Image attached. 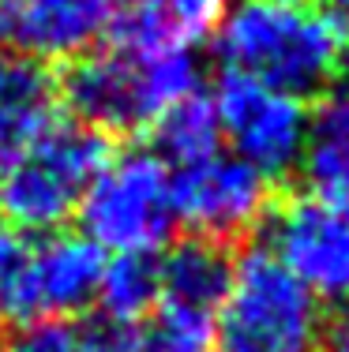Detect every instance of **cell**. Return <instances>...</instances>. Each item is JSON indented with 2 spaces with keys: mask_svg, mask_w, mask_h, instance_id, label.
<instances>
[{
  "mask_svg": "<svg viewBox=\"0 0 349 352\" xmlns=\"http://www.w3.org/2000/svg\"><path fill=\"white\" fill-rule=\"evenodd\" d=\"M158 263H162V300L158 304H180L218 315L233 274V258L226 255V248L192 236L180 240Z\"/></svg>",
  "mask_w": 349,
  "mask_h": 352,
  "instance_id": "cell-13",
  "label": "cell"
},
{
  "mask_svg": "<svg viewBox=\"0 0 349 352\" xmlns=\"http://www.w3.org/2000/svg\"><path fill=\"white\" fill-rule=\"evenodd\" d=\"M162 12L173 19V27L180 30L188 41H195L199 34L218 27L222 12H226V0H158Z\"/></svg>",
  "mask_w": 349,
  "mask_h": 352,
  "instance_id": "cell-18",
  "label": "cell"
},
{
  "mask_svg": "<svg viewBox=\"0 0 349 352\" xmlns=\"http://www.w3.org/2000/svg\"><path fill=\"white\" fill-rule=\"evenodd\" d=\"M83 352H147L143 330L120 322H102L83 333Z\"/></svg>",
  "mask_w": 349,
  "mask_h": 352,
  "instance_id": "cell-19",
  "label": "cell"
},
{
  "mask_svg": "<svg viewBox=\"0 0 349 352\" xmlns=\"http://www.w3.org/2000/svg\"><path fill=\"white\" fill-rule=\"evenodd\" d=\"M211 109L218 116L222 142H229V154L267 180L289 176L301 165L304 139H308L304 98L274 90L248 75L222 72L214 82Z\"/></svg>",
  "mask_w": 349,
  "mask_h": 352,
  "instance_id": "cell-6",
  "label": "cell"
},
{
  "mask_svg": "<svg viewBox=\"0 0 349 352\" xmlns=\"http://www.w3.org/2000/svg\"><path fill=\"white\" fill-rule=\"evenodd\" d=\"M271 255L319 304H349V206L301 195L267 214Z\"/></svg>",
  "mask_w": 349,
  "mask_h": 352,
  "instance_id": "cell-7",
  "label": "cell"
},
{
  "mask_svg": "<svg viewBox=\"0 0 349 352\" xmlns=\"http://www.w3.org/2000/svg\"><path fill=\"white\" fill-rule=\"evenodd\" d=\"M297 169L304 173L312 195L349 206V82L327 87L308 113V139Z\"/></svg>",
  "mask_w": 349,
  "mask_h": 352,
  "instance_id": "cell-12",
  "label": "cell"
},
{
  "mask_svg": "<svg viewBox=\"0 0 349 352\" xmlns=\"http://www.w3.org/2000/svg\"><path fill=\"white\" fill-rule=\"evenodd\" d=\"M226 72L286 94H323L346 56V34L312 0H237L214 27Z\"/></svg>",
  "mask_w": 349,
  "mask_h": 352,
  "instance_id": "cell-1",
  "label": "cell"
},
{
  "mask_svg": "<svg viewBox=\"0 0 349 352\" xmlns=\"http://www.w3.org/2000/svg\"><path fill=\"white\" fill-rule=\"evenodd\" d=\"M158 300H162V263L154 258V251H124L105 258L94 296L105 322L136 326L139 318L154 315Z\"/></svg>",
  "mask_w": 349,
  "mask_h": 352,
  "instance_id": "cell-14",
  "label": "cell"
},
{
  "mask_svg": "<svg viewBox=\"0 0 349 352\" xmlns=\"http://www.w3.org/2000/svg\"><path fill=\"white\" fill-rule=\"evenodd\" d=\"M147 352H214L218 345V315L180 304H158L154 322L143 333Z\"/></svg>",
  "mask_w": 349,
  "mask_h": 352,
  "instance_id": "cell-16",
  "label": "cell"
},
{
  "mask_svg": "<svg viewBox=\"0 0 349 352\" xmlns=\"http://www.w3.org/2000/svg\"><path fill=\"white\" fill-rule=\"evenodd\" d=\"M79 221L102 251H158L177 225L173 169L154 150L109 157L83 195Z\"/></svg>",
  "mask_w": 349,
  "mask_h": 352,
  "instance_id": "cell-5",
  "label": "cell"
},
{
  "mask_svg": "<svg viewBox=\"0 0 349 352\" xmlns=\"http://www.w3.org/2000/svg\"><path fill=\"white\" fill-rule=\"evenodd\" d=\"M199 56L192 41H173L162 49H120L109 45L68 68L61 94L72 120L109 135L154 128L169 105L199 94Z\"/></svg>",
  "mask_w": 349,
  "mask_h": 352,
  "instance_id": "cell-2",
  "label": "cell"
},
{
  "mask_svg": "<svg viewBox=\"0 0 349 352\" xmlns=\"http://www.w3.org/2000/svg\"><path fill=\"white\" fill-rule=\"evenodd\" d=\"M124 0H12V41L41 64H76L109 41Z\"/></svg>",
  "mask_w": 349,
  "mask_h": 352,
  "instance_id": "cell-10",
  "label": "cell"
},
{
  "mask_svg": "<svg viewBox=\"0 0 349 352\" xmlns=\"http://www.w3.org/2000/svg\"><path fill=\"white\" fill-rule=\"evenodd\" d=\"M218 150H222V131H218V116L211 109V98L192 94L184 102L169 105L154 120V154L173 173L207 162Z\"/></svg>",
  "mask_w": 349,
  "mask_h": 352,
  "instance_id": "cell-15",
  "label": "cell"
},
{
  "mask_svg": "<svg viewBox=\"0 0 349 352\" xmlns=\"http://www.w3.org/2000/svg\"><path fill=\"white\" fill-rule=\"evenodd\" d=\"M109 157L102 131L79 120H56L34 146L0 169V217L27 232L64 229Z\"/></svg>",
  "mask_w": 349,
  "mask_h": 352,
  "instance_id": "cell-4",
  "label": "cell"
},
{
  "mask_svg": "<svg viewBox=\"0 0 349 352\" xmlns=\"http://www.w3.org/2000/svg\"><path fill=\"white\" fill-rule=\"evenodd\" d=\"M61 82L53 79L49 64L27 53L0 49V169L30 150L53 128Z\"/></svg>",
  "mask_w": 349,
  "mask_h": 352,
  "instance_id": "cell-11",
  "label": "cell"
},
{
  "mask_svg": "<svg viewBox=\"0 0 349 352\" xmlns=\"http://www.w3.org/2000/svg\"><path fill=\"white\" fill-rule=\"evenodd\" d=\"M319 352H349V318H338L335 326H327V330H323Z\"/></svg>",
  "mask_w": 349,
  "mask_h": 352,
  "instance_id": "cell-21",
  "label": "cell"
},
{
  "mask_svg": "<svg viewBox=\"0 0 349 352\" xmlns=\"http://www.w3.org/2000/svg\"><path fill=\"white\" fill-rule=\"evenodd\" d=\"M12 41V0H0V49Z\"/></svg>",
  "mask_w": 349,
  "mask_h": 352,
  "instance_id": "cell-23",
  "label": "cell"
},
{
  "mask_svg": "<svg viewBox=\"0 0 349 352\" xmlns=\"http://www.w3.org/2000/svg\"><path fill=\"white\" fill-rule=\"evenodd\" d=\"M323 330V304L267 248H248L233 258L218 307L222 352H319Z\"/></svg>",
  "mask_w": 349,
  "mask_h": 352,
  "instance_id": "cell-3",
  "label": "cell"
},
{
  "mask_svg": "<svg viewBox=\"0 0 349 352\" xmlns=\"http://www.w3.org/2000/svg\"><path fill=\"white\" fill-rule=\"evenodd\" d=\"M173 206L177 221L192 229V236L226 248L255 232L271 214V180L244 165L240 157L211 154L207 162L173 173Z\"/></svg>",
  "mask_w": 349,
  "mask_h": 352,
  "instance_id": "cell-8",
  "label": "cell"
},
{
  "mask_svg": "<svg viewBox=\"0 0 349 352\" xmlns=\"http://www.w3.org/2000/svg\"><path fill=\"white\" fill-rule=\"evenodd\" d=\"M23 258H27V248H23L19 229H12V225L0 217V307H4V300L12 296L15 281H19Z\"/></svg>",
  "mask_w": 349,
  "mask_h": 352,
  "instance_id": "cell-20",
  "label": "cell"
},
{
  "mask_svg": "<svg viewBox=\"0 0 349 352\" xmlns=\"http://www.w3.org/2000/svg\"><path fill=\"white\" fill-rule=\"evenodd\" d=\"M0 352H83V330L72 318H23Z\"/></svg>",
  "mask_w": 349,
  "mask_h": 352,
  "instance_id": "cell-17",
  "label": "cell"
},
{
  "mask_svg": "<svg viewBox=\"0 0 349 352\" xmlns=\"http://www.w3.org/2000/svg\"><path fill=\"white\" fill-rule=\"evenodd\" d=\"M319 8L346 30V23H349V0H319Z\"/></svg>",
  "mask_w": 349,
  "mask_h": 352,
  "instance_id": "cell-22",
  "label": "cell"
},
{
  "mask_svg": "<svg viewBox=\"0 0 349 352\" xmlns=\"http://www.w3.org/2000/svg\"><path fill=\"white\" fill-rule=\"evenodd\" d=\"M105 251L87 232L56 229L27 251L19 281L0 311L15 318H72L98 296Z\"/></svg>",
  "mask_w": 349,
  "mask_h": 352,
  "instance_id": "cell-9",
  "label": "cell"
}]
</instances>
